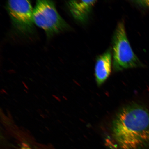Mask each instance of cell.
Masks as SVG:
<instances>
[{"label":"cell","instance_id":"1","mask_svg":"<svg viewBox=\"0 0 149 149\" xmlns=\"http://www.w3.org/2000/svg\"><path fill=\"white\" fill-rule=\"evenodd\" d=\"M111 132L120 149H149V107L134 103L122 108L113 119Z\"/></svg>","mask_w":149,"mask_h":149},{"label":"cell","instance_id":"2","mask_svg":"<svg viewBox=\"0 0 149 149\" xmlns=\"http://www.w3.org/2000/svg\"><path fill=\"white\" fill-rule=\"evenodd\" d=\"M112 45L113 68L115 71L144 67L132 49L123 22L117 24L113 33Z\"/></svg>","mask_w":149,"mask_h":149},{"label":"cell","instance_id":"3","mask_svg":"<svg viewBox=\"0 0 149 149\" xmlns=\"http://www.w3.org/2000/svg\"><path fill=\"white\" fill-rule=\"evenodd\" d=\"M34 23L51 36L68 29L69 26L58 13L54 3L37 1L33 10Z\"/></svg>","mask_w":149,"mask_h":149},{"label":"cell","instance_id":"4","mask_svg":"<svg viewBox=\"0 0 149 149\" xmlns=\"http://www.w3.org/2000/svg\"><path fill=\"white\" fill-rule=\"evenodd\" d=\"M6 9L13 25L18 32L24 34L33 32L34 29L33 10L30 1H9Z\"/></svg>","mask_w":149,"mask_h":149},{"label":"cell","instance_id":"5","mask_svg":"<svg viewBox=\"0 0 149 149\" xmlns=\"http://www.w3.org/2000/svg\"><path fill=\"white\" fill-rule=\"evenodd\" d=\"M109 49L97 58L95 65V76L98 85L103 84L109 77L111 72L112 54Z\"/></svg>","mask_w":149,"mask_h":149},{"label":"cell","instance_id":"6","mask_svg":"<svg viewBox=\"0 0 149 149\" xmlns=\"http://www.w3.org/2000/svg\"><path fill=\"white\" fill-rule=\"evenodd\" d=\"M96 1H71L67 3L70 12L73 17L81 23H85Z\"/></svg>","mask_w":149,"mask_h":149},{"label":"cell","instance_id":"7","mask_svg":"<svg viewBox=\"0 0 149 149\" xmlns=\"http://www.w3.org/2000/svg\"><path fill=\"white\" fill-rule=\"evenodd\" d=\"M135 2L141 6L149 7V1H136Z\"/></svg>","mask_w":149,"mask_h":149},{"label":"cell","instance_id":"8","mask_svg":"<svg viewBox=\"0 0 149 149\" xmlns=\"http://www.w3.org/2000/svg\"><path fill=\"white\" fill-rule=\"evenodd\" d=\"M19 149H33L30 145L25 143H22L21 146Z\"/></svg>","mask_w":149,"mask_h":149},{"label":"cell","instance_id":"9","mask_svg":"<svg viewBox=\"0 0 149 149\" xmlns=\"http://www.w3.org/2000/svg\"><path fill=\"white\" fill-rule=\"evenodd\" d=\"M52 96L56 100H57L59 102H61V100L60 99V98H59L58 97H57V96L55 95H52Z\"/></svg>","mask_w":149,"mask_h":149},{"label":"cell","instance_id":"10","mask_svg":"<svg viewBox=\"0 0 149 149\" xmlns=\"http://www.w3.org/2000/svg\"><path fill=\"white\" fill-rule=\"evenodd\" d=\"M23 84L24 85V87H25L26 89H28H28H29V87H28L27 86L26 84L25 83L23 82Z\"/></svg>","mask_w":149,"mask_h":149},{"label":"cell","instance_id":"11","mask_svg":"<svg viewBox=\"0 0 149 149\" xmlns=\"http://www.w3.org/2000/svg\"><path fill=\"white\" fill-rule=\"evenodd\" d=\"M1 91V92H2L3 93H5V94H7V93L6 92V91H5L4 90V89H2Z\"/></svg>","mask_w":149,"mask_h":149},{"label":"cell","instance_id":"12","mask_svg":"<svg viewBox=\"0 0 149 149\" xmlns=\"http://www.w3.org/2000/svg\"><path fill=\"white\" fill-rule=\"evenodd\" d=\"M24 91H25V92L26 93H28V92H27V91L26 90V89H24Z\"/></svg>","mask_w":149,"mask_h":149}]
</instances>
